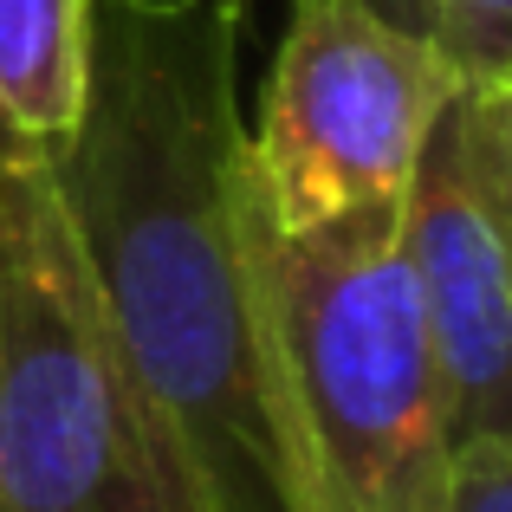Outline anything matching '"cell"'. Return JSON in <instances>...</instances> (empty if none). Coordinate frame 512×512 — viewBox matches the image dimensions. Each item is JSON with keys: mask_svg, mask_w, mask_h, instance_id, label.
<instances>
[{"mask_svg": "<svg viewBox=\"0 0 512 512\" xmlns=\"http://www.w3.org/2000/svg\"><path fill=\"white\" fill-rule=\"evenodd\" d=\"M46 163L163 441L175 512H325L247 260L240 20L91 0L78 130Z\"/></svg>", "mask_w": 512, "mask_h": 512, "instance_id": "cell-1", "label": "cell"}, {"mask_svg": "<svg viewBox=\"0 0 512 512\" xmlns=\"http://www.w3.org/2000/svg\"><path fill=\"white\" fill-rule=\"evenodd\" d=\"M247 260L292 441L325 512H441L448 415L402 208L318 234L260 221L240 163Z\"/></svg>", "mask_w": 512, "mask_h": 512, "instance_id": "cell-2", "label": "cell"}, {"mask_svg": "<svg viewBox=\"0 0 512 512\" xmlns=\"http://www.w3.org/2000/svg\"><path fill=\"white\" fill-rule=\"evenodd\" d=\"M0 512H175L52 163L0 137Z\"/></svg>", "mask_w": 512, "mask_h": 512, "instance_id": "cell-3", "label": "cell"}, {"mask_svg": "<svg viewBox=\"0 0 512 512\" xmlns=\"http://www.w3.org/2000/svg\"><path fill=\"white\" fill-rule=\"evenodd\" d=\"M474 85L435 39L363 0H292L247 130V195L266 227L318 234L396 214L435 117Z\"/></svg>", "mask_w": 512, "mask_h": 512, "instance_id": "cell-4", "label": "cell"}, {"mask_svg": "<svg viewBox=\"0 0 512 512\" xmlns=\"http://www.w3.org/2000/svg\"><path fill=\"white\" fill-rule=\"evenodd\" d=\"M402 253L435 344L448 448L512 435V78H474L435 117L402 195Z\"/></svg>", "mask_w": 512, "mask_h": 512, "instance_id": "cell-5", "label": "cell"}, {"mask_svg": "<svg viewBox=\"0 0 512 512\" xmlns=\"http://www.w3.org/2000/svg\"><path fill=\"white\" fill-rule=\"evenodd\" d=\"M91 0H0V137L59 156L78 130Z\"/></svg>", "mask_w": 512, "mask_h": 512, "instance_id": "cell-6", "label": "cell"}, {"mask_svg": "<svg viewBox=\"0 0 512 512\" xmlns=\"http://www.w3.org/2000/svg\"><path fill=\"white\" fill-rule=\"evenodd\" d=\"M363 7L435 39L467 78H512V0H363Z\"/></svg>", "mask_w": 512, "mask_h": 512, "instance_id": "cell-7", "label": "cell"}, {"mask_svg": "<svg viewBox=\"0 0 512 512\" xmlns=\"http://www.w3.org/2000/svg\"><path fill=\"white\" fill-rule=\"evenodd\" d=\"M441 512H512V435H474L448 448Z\"/></svg>", "mask_w": 512, "mask_h": 512, "instance_id": "cell-8", "label": "cell"}, {"mask_svg": "<svg viewBox=\"0 0 512 512\" xmlns=\"http://www.w3.org/2000/svg\"><path fill=\"white\" fill-rule=\"evenodd\" d=\"M130 7H156V13H175V7H214V13H234V20H247V0H130Z\"/></svg>", "mask_w": 512, "mask_h": 512, "instance_id": "cell-9", "label": "cell"}]
</instances>
